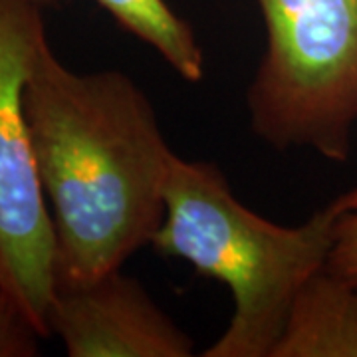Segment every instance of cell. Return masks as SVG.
I'll return each mask as SVG.
<instances>
[{"label":"cell","instance_id":"obj_1","mask_svg":"<svg viewBox=\"0 0 357 357\" xmlns=\"http://www.w3.org/2000/svg\"><path fill=\"white\" fill-rule=\"evenodd\" d=\"M24 114L52 208L56 280L79 284L121 270L165 218L175 153L149 98L126 74H77L40 42Z\"/></svg>","mask_w":357,"mask_h":357},{"label":"cell","instance_id":"obj_2","mask_svg":"<svg viewBox=\"0 0 357 357\" xmlns=\"http://www.w3.org/2000/svg\"><path fill=\"white\" fill-rule=\"evenodd\" d=\"M354 208L357 189L300 227H280L246 208L215 163L175 155L165 181V218L151 244L227 284L234 298L229 328L203 356H272L296 296L328 264L337 225Z\"/></svg>","mask_w":357,"mask_h":357},{"label":"cell","instance_id":"obj_3","mask_svg":"<svg viewBox=\"0 0 357 357\" xmlns=\"http://www.w3.org/2000/svg\"><path fill=\"white\" fill-rule=\"evenodd\" d=\"M266 52L246 103L274 149L344 163L357 128V0H258Z\"/></svg>","mask_w":357,"mask_h":357},{"label":"cell","instance_id":"obj_4","mask_svg":"<svg viewBox=\"0 0 357 357\" xmlns=\"http://www.w3.org/2000/svg\"><path fill=\"white\" fill-rule=\"evenodd\" d=\"M38 0H0V286L48 337L56 236L24 114V88L46 36Z\"/></svg>","mask_w":357,"mask_h":357},{"label":"cell","instance_id":"obj_5","mask_svg":"<svg viewBox=\"0 0 357 357\" xmlns=\"http://www.w3.org/2000/svg\"><path fill=\"white\" fill-rule=\"evenodd\" d=\"M70 357H191L192 340L121 270L79 284L56 280L50 310Z\"/></svg>","mask_w":357,"mask_h":357},{"label":"cell","instance_id":"obj_6","mask_svg":"<svg viewBox=\"0 0 357 357\" xmlns=\"http://www.w3.org/2000/svg\"><path fill=\"white\" fill-rule=\"evenodd\" d=\"M270 357H357V288L328 266L302 286Z\"/></svg>","mask_w":357,"mask_h":357},{"label":"cell","instance_id":"obj_7","mask_svg":"<svg viewBox=\"0 0 357 357\" xmlns=\"http://www.w3.org/2000/svg\"><path fill=\"white\" fill-rule=\"evenodd\" d=\"M133 36L149 44L185 82L204 76L203 50L189 22L165 0H96Z\"/></svg>","mask_w":357,"mask_h":357},{"label":"cell","instance_id":"obj_8","mask_svg":"<svg viewBox=\"0 0 357 357\" xmlns=\"http://www.w3.org/2000/svg\"><path fill=\"white\" fill-rule=\"evenodd\" d=\"M40 333L0 286V357L38 356Z\"/></svg>","mask_w":357,"mask_h":357},{"label":"cell","instance_id":"obj_9","mask_svg":"<svg viewBox=\"0 0 357 357\" xmlns=\"http://www.w3.org/2000/svg\"><path fill=\"white\" fill-rule=\"evenodd\" d=\"M326 266L357 288V208L345 213L340 220Z\"/></svg>","mask_w":357,"mask_h":357},{"label":"cell","instance_id":"obj_10","mask_svg":"<svg viewBox=\"0 0 357 357\" xmlns=\"http://www.w3.org/2000/svg\"><path fill=\"white\" fill-rule=\"evenodd\" d=\"M40 4H42V6H46V4H50V2H54V0H38Z\"/></svg>","mask_w":357,"mask_h":357}]
</instances>
